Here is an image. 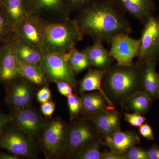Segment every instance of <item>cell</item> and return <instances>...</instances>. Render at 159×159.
Wrapping results in <instances>:
<instances>
[{
	"label": "cell",
	"mask_w": 159,
	"mask_h": 159,
	"mask_svg": "<svg viewBox=\"0 0 159 159\" xmlns=\"http://www.w3.org/2000/svg\"><path fill=\"white\" fill-rule=\"evenodd\" d=\"M67 97V104L70 112V120L77 119L80 114L82 103L81 98L76 94H72Z\"/></svg>",
	"instance_id": "29"
},
{
	"label": "cell",
	"mask_w": 159,
	"mask_h": 159,
	"mask_svg": "<svg viewBox=\"0 0 159 159\" xmlns=\"http://www.w3.org/2000/svg\"><path fill=\"white\" fill-rule=\"evenodd\" d=\"M40 109L42 113L45 116L51 117L55 111V103L51 100L44 102L42 103Z\"/></svg>",
	"instance_id": "36"
},
{
	"label": "cell",
	"mask_w": 159,
	"mask_h": 159,
	"mask_svg": "<svg viewBox=\"0 0 159 159\" xmlns=\"http://www.w3.org/2000/svg\"><path fill=\"white\" fill-rule=\"evenodd\" d=\"M97 0H67L70 11H80Z\"/></svg>",
	"instance_id": "32"
},
{
	"label": "cell",
	"mask_w": 159,
	"mask_h": 159,
	"mask_svg": "<svg viewBox=\"0 0 159 159\" xmlns=\"http://www.w3.org/2000/svg\"><path fill=\"white\" fill-rule=\"evenodd\" d=\"M27 14L43 21L55 22L69 18L67 0H23Z\"/></svg>",
	"instance_id": "7"
},
{
	"label": "cell",
	"mask_w": 159,
	"mask_h": 159,
	"mask_svg": "<svg viewBox=\"0 0 159 159\" xmlns=\"http://www.w3.org/2000/svg\"><path fill=\"white\" fill-rule=\"evenodd\" d=\"M21 77L17 57L8 42L0 47V84Z\"/></svg>",
	"instance_id": "15"
},
{
	"label": "cell",
	"mask_w": 159,
	"mask_h": 159,
	"mask_svg": "<svg viewBox=\"0 0 159 159\" xmlns=\"http://www.w3.org/2000/svg\"><path fill=\"white\" fill-rule=\"evenodd\" d=\"M67 125L64 157L72 158L95 142L101 140V135L89 119L83 117Z\"/></svg>",
	"instance_id": "4"
},
{
	"label": "cell",
	"mask_w": 159,
	"mask_h": 159,
	"mask_svg": "<svg viewBox=\"0 0 159 159\" xmlns=\"http://www.w3.org/2000/svg\"><path fill=\"white\" fill-rule=\"evenodd\" d=\"M141 38L139 60L145 61L159 56V17L150 16L145 23Z\"/></svg>",
	"instance_id": "12"
},
{
	"label": "cell",
	"mask_w": 159,
	"mask_h": 159,
	"mask_svg": "<svg viewBox=\"0 0 159 159\" xmlns=\"http://www.w3.org/2000/svg\"><path fill=\"white\" fill-rule=\"evenodd\" d=\"M66 126L60 119L56 118L46 122L40 142L50 156L64 157Z\"/></svg>",
	"instance_id": "8"
},
{
	"label": "cell",
	"mask_w": 159,
	"mask_h": 159,
	"mask_svg": "<svg viewBox=\"0 0 159 159\" xmlns=\"http://www.w3.org/2000/svg\"><path fill=\"white\" fill-rule=\"evenodd\" d=\"M152 100L144 91H140L125 99L122 104L129 112L137 113L145 116L151 107Z\"/></svg>",
	"instance_id": "23"
},
{
	"label": "cell",
	"mask_w": 159,
	"mask_h": 159,
	"mask_svg": "<svg viewBox=\"0 0 159 159\" xmlns=\"http://www.w3.org/2000/svg\"><path fill=\"white\" fill-rule=\"evenodd\" d=\"M143 91L155 101L159 99V77L156 70L157 59L151 58L143 61Z\"/></svg>",
	"instance_id": "19"
},
{
	"label": "cell",
	"mask_w": 159,
	"mask_h": 159,
	"mask_svg": "<svg viewBox=\"0 0 159 159\" xmlns=\"http://www.w3.org/2000/svg\"><path fill=\"white\" fill-rule=\"evenodd\" d=\"M42 23L43 45L47 52L65 54L84 36L75 19Z\"/></svg>",
	"instance_id": "3"
},
{
	"label": "cell",
	"mask_w": 159,
	"mask_h": 159,
	"mask_svg": "<svg viewBox=\"0 0 159 159\" xmlns=\"http://www.w3.org/2000/svg\"><path fill=\"white\" fill-rule=\"evenodd\" d=\"M102 159H125L124 156L110 149L102 152Z\"/></svg>",
	"instance_id": "38"
},
{
	"label": "cell",
	"mask_w": 159,
	"mask_h": 159,
	"mask_svg": "<svg viewBox=\"0 0 159 159\" xmlns=\"http://www.w3.org/2000/svg\"><path fill=\"white\" fill-rule=\"evenodd\" d=\"M3 2L2 3H0V7H1V6H2V5Z\"/></svg>",
	"instance_id": "43"
},
{
	"label": "cell",
	"mask_w": 159,
	"mask_h": 159,
	"mask_svg": "<svg viewBox=\"0 0 159 159\" xmlns=\"http://www.w3.org/2000/svg\"><path fill=\"white\" fill-rule=\"evenodd\" d=\"M125 120L132 126L139 127L145 123L146 118L145 116L137 113L127 112L124 114Z\"/></svg>",
	"instance_id": "31"
},
{
	"label": "cell",
	"mask_w": 159,
	"mask_h": 159,
	"mask_svg": "<svg viewBox=\"0 0 159 159\" xmlns=\"http://www.w3.org/2000/svg\"><path fill=\"white\" fill-rule=\"evenodd\" d=\"M119 7L143 24L156 9L154 0H116Z\"/></svg>",
	"instance_id": "16"
},
{
	"label": "cell",
	"mask_w": 159,
	"mask_h": 159,
	"mask_svg": "<svg viewBox=\"0 0 159 159\" xmlns=\"http://www.w3.org/2000/svg\"><path fill=\"white\" fill-rule=\"evenodd\" d=\"M81 106L80 114L83 117H86L99 111L111 107L105 97L100 92H90L81 94Z\"/></svg>",
	"instance_id": "22"
},
{
	"label": "cell",
	"mask_w": 159,
	"mask_h": 159,
	"mask_svg": "<svg viewBox=\"0 0 159 159\" xmlns=\"http://www.w3.org/2000/svg\"><path fill=\"white\" fill-rule=\"evenodd\" d=\"M15 36L38 47L44 51L42 23L38 18L27 15L15 29Z\"/></svg>",
	"instance_id": "13"
},
{
	"label": "cell",
	"mask_w": 159,
	"mask_h": 159,
	"mask_svg": "<svg viewBox=\"0 0 159 159\" xmlns=\"http://www.w3.org/2000/svg\"><path fill=\"white\" fill-rule=\"evenodd\" d=\"M147 153L148 159H159V145H152L147 150Z\"/></svg>",
	"instance_id": "39"
},
{
	"label": "cell",
	"mask_w": 159,
	"mask_h": 159,
	"mask_svg": "<svg viewBox=\"0 0 159 159\" xmlns=\"http://www.w3.org/2000/svg\"><path fill=\"white\" fill-rule=\"evenodd\" d=\"M3 5L15 30L28 15L23 0H3Z\"/></svg>",
	"instance_id": "24"
},
{
	"label": "cell",
	"mask_w": 159,
	"mask_h": 159,
	"mask_svg": "<svg viewBox=\"0 0 159 159\" xmlns=\"http://www.w3.org/2000/svg\"><path fill=\"white\" fill-rule=\"evenodd\" d=\"M3 0H0V3H2Z\"/></svg>",
	"instance_id": "42"
},
{
	"label": "cell",
	"mask_w": 159,
	"mask_h": 159,
	"mask_svg": "<svg viewBox=\"0 0 159 159\" xmlns=\"http://www.w3.org/2000/svg\"><path fill=\"white\" fill-rule=\"evenodd\" d=\"M17 60L19 69L22 77L34 85H43L48 82L39 65L27 63Z\"/></svg>",
	"instance_id": "25"
},
{
	"label": "cell",
	"mask_w": 159,
	"mask_h": 159,
	"mask_svg": "<svg viewBox=\"0 0 159 159\" xmlns=\"http://www.w3.org/2000/svg\"><path fill=\"white\" fill-rule=\"evenodd\" d=\"M21 158L20 157L9 153L0 151V159H20Z\"/></svg>",
	"instance_id": "40"
},
{
	"label": "cell",
	"mask_w": 159,
	"mask_h": 159,
	"mask_svg": "<svg viewBox=\"0 0 159 159\" xmlns=\"http://www.w3.org/2000/svg\"><path fill=\"white\" fill-rule=\"evenodd\" d=\"M15 35L14 28L9 22L2 4L0 7V47L11 40Z\"/></svg>",
	"instance_id": "27"
},
{
	"label": "cell",
	"mask_w": 159,
	"mask_h": 159,
	"mask_svg": "<svg viewBox=\"0 0 159 159\" xmlns=\"http://www.w3.org/2000/svg\"><path fill=\"white\" fill-rule=\"evenodd\" d=\"M143 61L129 65H112L107 70L102 86L104 93L114 104H121L137 92L143 91Z\"/></svg>",
	"instance_id": "2"
},
{
	"label": "cell",
	"mask_w": 159,
	"mask_h": 159,
	"mask_svg": "<svg viewBox=\"0 0 159 159\" xmlns=\"http://www.w3.org/2000/svg\"><path fill=\"white\" fill-rule=\"evenodd\" d=\"M102 141L95 142L71 158L76 159H102V152L100 151Z\"/></svg>",
	"instance_id": "28"
},
{
	"label": "cell",
	"mask_w": 159,
	"mask_h": 159,
	"mask_svg": "<svg viewBox=\"0 0 159 159\" xmlns=\"http://www.w3.org/2000/svg\"><path fill=\"white\" fill-rule=\"evenodd\" d=\"M106 72L107 70L102 69H95L89 70L80 81L79 91L80 93L82 94L86 92L97 90L105 97L111 107H114L115 104L108 99L102 88V79Z\"/></svg>",
	"instance_id": "21"
},
{
	"label": "cell",
	"mask_w": 159,
	"mask_h": 159,
	"mask_svg": "<svg viewBox=\"0 0 159 159\" xmlns=\"http://www.w3.org/2000/svg\"><path fill=\"white\" fill-rule=\"evenodd\" d=\"M34 85L22 77L5 84V102L9 108L30 106L34 97Z\"/></svg>",
	"instance_id": "11"
},
{
	"label": "cell",
	"mask_w": 159,
	"mask_h": 159,
	"mask_svg": "<svg viewBox=\"0 0 159 159\" xmlns=\"http://www.w3.org/2000/svg\"><path fill=\"white\" fill-rule=\"evenodd\" d=\"M54 83L57 85V90L61 95L67 97L73 94V87L68 83L63 81H56Z\"/></svg>",
	"instance_id": "35"
},
{
	"label": "cell",
	"mask_w": 159,
	"mask_h": 159,
	"mask_svg": "<svg viewBox=\"0 0 159 159\" xmlns=\"http://www.w3.org/2000/svg\"><path fill=\"white\" fill-rule=\"evenodd\" d=\"M9 42L17 59L27 63L39 65L45 52L15 35Z\"/></svg>",
	"instance_id": "18"
},
{
	"label": "cell",
	"mask_w": 159,
	"mask_h": 159,
	"mask_svg": "<svg viewBox=\"0 0 159 159\" xmlns=\"http://www.w3.org/2000/svg\"><path fill=\"white\" fill-rule=\"evenodd\" d=\"M157 61H158V62H159V57H158L157 59ZM158 73L159 77V72H158Z\"/></svg>",
	"instance_id": "41"
},
{
	"label": "cell",
	"mask_w": 159,
	"mask_h": 159,
	"mask_svg": "<svg viewBox=\"0 0 159 159\" xmlns=\"http://www.w3.org/2000/svg\"><path fill=\"white\" fill-rule=\"evenodd\" d=\"M9 111L13 124L40 142L47 122L36 110L29 106Z\"/></svg>",
	"instance_id": "9"
},
{
	"label": "cell",
	"mask_w": 159,
	"mask_h": 159,
	"mask_svg": "<svg viewBox=\"0 0 159 159\" xmlns=\"http://www.w3.org/2000/svg\"><path fill=\"white\" fill-rule=\"evenodd\" d=\"M139 134L142 137L149 141H153L155 139L153 131L150 125L144 123L139 127Z\"/></svg>",
	"instance_id": "34"
},
{
	"label": "cell",
	"mask_w": 159,
	"mask_h": 159,
	"mask_svg": "<svg viewBox=\"0 0 159 159\" xmlns=\"http://www.w3.org/2000/svg\"><path fill=\"white\" fill-rule=\"evenodd\" d=\"M109 52L111 57L121 65H129L139 57L141 50V40L133 38L128 34H117L111 40Z\"/></svg>",
	"instance_id": "10"
},
{
	"label": "cell",
	"mask_w": 159,
	"mask_h": 159,
	"mask_svg": "<svg viewBox=\"0 0 159 159\" xmlns=\"http://www.w3.org/2000/svg\"><path fill=\"white\" fill-rule=\"evenodd\" d=\"M12 121V118L11 114L4 113L0 110V134L6 125Z\"/></svg>",
	"instance_id": "37"
},
{
	"label": "cell",
	"mask_w": 159,
	"mask_h": 159,
	"mask_svg": "<svg viewBox=\"0 0 159 159\" xmlns=\"http://www.w3.org/2000/svg\"><path fill=\"white\" fill-rule=\"evenodd\" d=\"M36 97L37 101L41 103L50 101L51 98V89L48 87L45 86L38 91Z\"/></svg>",
	"instance_id": "33"
},
{
	"label": "cell",
	"mask_w": 159,
	"mask_h": 159,
	"mask_svg": "<svg viewBox=\"0 0 159 159\" xmlns=\"http://www.w3.org/2000/svg\"><path fill=\"white\" fill-rule=\"evenodd\" d=\"M83 51L88 57L92 66L96 69L107 70L112 65L114 59L109 51L104 48L103 43L95 41L93 44Z\"/></svg>",
	"instance_id": "20"
},
{
	"label": "cell",
	"mask_w": 159,
	"mask_h": 159,
	"mask_svg": "<svg viewBox=\"0 0 159 159\" xmlns=\"http://www.w3.org/2000/svg\"><path fill=\"white\" fill-rule=\"evenodd\" d=\"M124 157L125 159H148L147 150L137 145L129 149Z\"/></svg>",
	"instance_id": "30"
},
{
	"label": "cell",
	"mask_w": 159,
	"mask_h": 159,
	"mask_svg": "<svg viewBox=\"0 0 159 159\" xmlns=\"http://www.w3.org/2000/svg\"><path fill=\"white\" fill-rule=\"evenodd\" d=\"M102 144L110 150L124 156L131 147L140 144V139L136 132L130 131H122L119 129L116 132L104 137Z\"/></svg>",
	"instance_id": "17"
},
{
	"label": "cell",
	"mask_w": 159,
	"mask_h": 159,
	"mask_svg": "<svg viewBox=\"0 0 159 159\" xmlns=\"http://www.w3.org/2000/svg\"><path fill=\"white\" fill-rule=\"evenodd\" d=\"M91 120L102 136L105 137L120 129V114L115 107H109L84 117Z\"/></svg>",
	"instance_id": "14"
},
{
	"label": "cell",
	"mask_w": 159,
	"mask_h": 159,
	"mask_svg": "<svg viewBox=\"0 0 159 159\" xmlns=\"http://www.w3.org/2000/svg\"><path fill=\"white\" fill-rule=\"evenodd\" d=\"M48 82L63 81L73 88L76 86L75 74L64 54L45 51L39 64Z\"/></svg>",
	"instance_id": "6"
},
{
	"label": "cell",
	"mask_w": 159,
	"mask_h": 159,
	"mask_svg": "<svg viewBox=\"0 0 159 159\" xmlns=\"http://www.w3.org/2000/svg\"><path fill=\"white\" fill-rule=\"evenodd\" d=\"M84 35L94 42H110L117 34H129L130 24L112 0H97L79 11L76 19Z\"/></svg>",
	"instance_id": "1"
},
{
	"label": "cell",
	"mask_w": 159,
	"mask_h": 159,
	"mask_svg": "<svg viewBox=\"0 0 159 159\" xmlns=\"http://www.w3.org/2000/svg\"><path fill=\"white\" fill-rule=\"evenodd\" d=\"M39 148L37 140L11 122L0 134V148L20 157H35Z\"/></svg>",
	"instance_id": "5"
},
{
	"label": "cell",
	"mask_w": 159,
	"mask_h": 159,
	"mask_svg": "<svg viewBox=\"0 0 159 159\" xmlns=\"http://www.w3.org/2000/svg\"><path fill=\"white\" fill-rule=\"evenodd\" d=\"M74 74H79L92 66L87 55L83 51H79L75 47L64 54Z\"/></svg>",
	"instance_id": "26"
}]
</instances>
